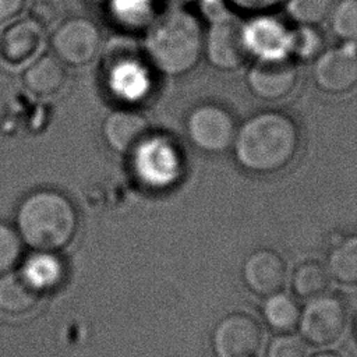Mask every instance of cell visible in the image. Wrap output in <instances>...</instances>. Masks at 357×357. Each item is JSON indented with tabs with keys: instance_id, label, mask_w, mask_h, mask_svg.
<instances>
[{
	"instance_id": "ba28073f",
	"label": "cell",
	"mask_w": 357,
	"mask_h": 357,
	"mask_svg": "<svg viewBox=\"0 0 357 357\" xmlns=\"http://www.w3.org/2000/svg\"><path fill=\"white\" fill-rule=\"evenodd\" d=\"M312 81L328 95H346L357 88V43L326 47L312 61Z\"/></svg>"
},
{
	"instance_id": "f1b7e54d",
	"label": "cell",
	"mask_w": 357,
	"mask_h": 357,
	"mask_svg": "<svg viewBox=\"0 0 357 357\" xmlns=\"http://www.w3.org/2000/svg\"><path fill=\"white\" fill-rule=\"evenodd\" d=\"M63 10L57 0H35L31 7V18L35 20L45 29L59 25Z\"/></svg>"
},
{
	"instance_id": "484cf974",
	"label": "cell",
	"mask_w": 357,
	"mask_h": 357,
	"mask_svg": "<svg viewBox=\"0 0 357 357\" xmlns=\"http://www.w3.org/2000/svg\"><path fill=\"white\" fill-rule=\"evenodd\" d=\"M114 17L130 26L144 25L151 20L152 0H110Z\"/></svg>"
},
{
	"instance_id": "4316f807",
	"label": "cell",
	"mask_w": 357,
	"mask_h": 357,
	"mask_svg": "<svg viewBox=\"0 0 357 357\" xmlns=\"http://www.w3.org/2000/svg\"><path fill=\"white\" fill-rule=\"evenodd\" d=\"M22 244L17 229L0 222V275L10 272L20 261Z\"/></svg>"
},
{
	"instance_id": "7402d4cb",
	"label": "cell",
	"mask_w": 357,
	"mask_h": 357,
	"mask_svg": "<svg viewBox=\"0 0 357 357\" xmlns=\"http://www.w3.org/2000/svg\"><path fill=\"white\" fill-rule=\"evenodd\" d=\"M325 49V36L318 25L298 24L290 31L287 54L296 63L314 61Z\"/></svg>"
},
{
	"instance_id": "8992f818",
	"label": "cell",
	"mask_w": 357,
	"mask_h": 357,
	"mask_svg": "<svg viewBox=\"0 0 357 357\" xmlns=\"http://www.w3.org/2000/svg\"><path fill=\"white\" fill-rule=\"evenodd\" d=\"M204 54L209 64L219 71L231 73L241 68L251 57L244 22L233 15L215 18L205 32Z\"/></svg>"
},
{
	"instance_id": "83f0119b",
	"label": "cell",
	"mask_w": 357,
	"mask_h": 357,
	"mask_svg": "<svg viewBox=\"0 0 357 357\" xmlns=\"http://www.w3.org/2000/svg\"><path fill=\"white\" fill-rule=\"evenodd\" d=\"M266 357H308L307 342L290 332L279 333L269 342Z\"/></svg>"
},
{
	"instance_id": "ffe728a7",
	"label": "cell",
	"mask_w": 357,
	"mask_h": 357,
	"mask_svg": "<svg viewBox=\"0 0 357 357\" xmlns=\"http://www.w3.org/2000/svg\"><path fill=\"white\" fill-rule=\"evenodd\" d=\"M300 314L301 308L291 294L280 290L272 296L265 297L262 305V317L266 325L279 333L291 332L298 325Z\"/></svg>"
},
{
	"instance_id": "6da1fadb",
	"label": "cell",
	"mask_w": 357,
	"mask_h": 357,
	"mask_svg": "<svg viewBox=\"0 0 357 357\" xmlns=\"http://www.w3.org/2000/svg\"><path fill=\"white\" fill-rule=\"evenodd\" d=\"M300 128L283 110H261L237 128L231 145L237 165L254 174H275L286 169L300 149Z\"/></svg>"
},
{
	"instance_id": "f546056e",
	"label": "cell",
	"mask_w": 357,
	"mask_h": 357,
	"mask_svg": "<svg viewBox=\"0 0 357 357\" xmlns=\"http://www.w3.org/2000/svg\"><path fill=\"white\" fill-rule=\"evenodd\" d=\"M26 0H0V24L21 13Z\"/></svg>"
},
{
	"instance_id": "5bb4252c",
	"label": "cell",
	"mask_w": 357,
	"mask_h": 357,
	"mask_svg": "<svg viewBox=\"0 0 357 357\" xmlns=\"http://www.w3.org/2000/svg\"><path fill=\"white\" fill-rule=\"evenodd\" d=\"M290 31L286 24L271 14H262L244 22V33L250 54L259 57L289 56Z\"/></svg>"
},
{
	"instance_id": "9a60e30c",
	"label": "cell",
	"mask_w": 357,
	"mask_h": 357,
	"mask_svg": "<svg viewBox=\"0 0 357 357\" xmlns=\"http://www.w3.org/2000/svg\"><path fill=\"white\" fill-rule=\"evenodd\" d=\"M146 117L132 109H117L109 113L102 124L105 142L119 153H131L148 135Z\"/></svg>"
},
{
	"instance_id": "d6986e66",
	"label": "cell",
	"mask_w": 357,
	"mask_h": 357,
	"mask_svg": "<svg viewBox=\"0 0 357 357\" xmlns=\"http://www.w3.org/2000/svg\"><path fill=\"white\" fill-rule=\"evenodd\" d=\"M329 276L340 284L357 286V233L336 241L326 255Z\"/></svg>"
},
{
	"instance_id": "cb8c5ba5",
	"label": "cell",
	"mask_w": 357,
	"mask_h": 357,
	"mask_svg": "<svg viewBox=\"0 0 357 357\" xmlns=\"http://www.w3.org/2000/svg\"><path fill=\"white\" fill-rule=\"evenodd\" d=\"M328 20L336 38L357 43V0H335Z\"/></svg>"
},
{
	"instance_id": "5b68a950",
	"label": "cell",
	"mask_w": 357,
	"mask_h": 357,
	"mask_svg": "<svg viewBox=\"0 0 357 357\" xmlns=\"http://www.w3.org/2000/svg\"><path fill=\"white\" fill-rule=\"evenodd\" d=\"M349 312L342 297L324 293L308 300L301 310L298 329L300 336L312 346H329L336 343L344 333Z\"/></svg>"
},
{
	"instance_id": "2e32d148",
	"label": "cell",
	"mask_w": 357,
	"mask_h": 357,
	"mask_svg": "<svg viewBox=\"0 0 357 357\" xmlns=\"http://www.w3.org/2000/svg\"><path fill=\"white\" fill-rule=\"evenodd\" d=\"M42 296L43 293L38 290L21 271H10L0 275V311L4 314H28L38 305Z\"/></svg>"
},
{
	"instance_id": "7c38bea8",
	"label": "cell",
	"mask_w": 357,
	"mask_h": 357,
	"mask_svg": "<svg viewBox=\"0 0 357 357\" xmlns=\"http://www.w3.org/2000/svg\"><path fill=\"white\" fill-rule=\"evenodd\" d=\"M241 278L250 291L268 297L283 289L287 279V265L278 251L257 248L245 257L241 265Z\"/></svg>"
},
{
	"instance_id": "ac0fdd59",
	"label": "cell",
	"mask_w": 357,
	"mask_h": 357,
	"mask_svg": "<svg viewBox=\"0 0 357 357\" xmlns=\"http://www.w3.org/2000/svg\"><path fill=\"white\" fill-rule=\"evenodd\" d=\"M20 271L42 293L57 287L64 278V264L52 251H33Z\"/></svg>"
},
{
	"instance_id": "d4e9b609",
	"label": "cell",
	"mask_w": 357,
	"mask_h": 357,
	"mask_svg": "<svg viewBox=\"0 0 357 357\" xmlns=\"http://www.w3.org/2000/svg\"><path fill=\"white\" fill-rule=\"evenodd\" d=\"M335 0H287V14L297 24L318 25L329 15Z\"/></svg>"
},
{
	"instance_id": "52a82bcc",
	"label": "cell",
	"mask_w": 357,
	"mask_h": 357,
	"mask_svg": "<svg viewBox=\"0 0 357 357\" xmlns=\"http://www.w3.org/2000/svg\"><path fill=\"white\" fill-rule=\"evenodd\" d=\"M132 169L149 187L172 185L181 173L183 160L174 142L160 135H148L132 152Z\"/></svg>"
},
{
	"instance_id": "1f68e13d",
	"label": "cell",
	"mask_w": 357,
	"mask_h": 357,
	"mask_svg": "<svg viewBox=\"0 0 357 357\" xmlns=\"http://www.w3.org/2000/svg\"><path fill=\"white\" fill-rule=\"evenodd\" d=\"M356 335H357V319H356Z\"/></svg>"
},
{
	"instance_id": "44dd1931",
	"label": "cell",
	"mask_w": 357,
	"mask_h": 357,
	"mask_svg": "<svg viewBox=\"0 0 357 357\" xmlns=\"http://www.w3.org/2000/svg\"><path fill=\"white\" fill-rule=\"evenodd\" d=\"M329 279L331 276L325 264L317 259H308L294 268L290 283L297 297L311 300L326 293Z\"/></svg>"
},
{
	"instance_id": "4fadbf2b",
	"label": "cell",
	"mask_w": 357,
	"mask_h": 357,
	"mask_svg": "<svg viewBox=\"0 0 357 357\" xmlns=\"http://www.w3.org/2000/svg\"><path fill=\"white\" fill-rule=\"evenodd\" d=\"M46 29L31 17L10 24L0 36V59L8 66H22L38 59Z\"/></svg>"
},
{
	"instance_id": "277c9868",
	"label": "cell",
	"mask_w": 357,
	"mask_h": 357,
	"mask_svg": "<svg viewBox=\"0 0 357 357\" xmlns=\"http://www.w3.org/2000/svg\"><path fill=\"white\" fill-rule=\"evenodd\" d=\"M237 128L231 110L215 102L197 105L185 119L190 142L206 153H223L231 149Z\"/></svg>"
},
{
	"instance_id": "7a4b0ae2",
	"label": "cell",
	"mask_w": 357,
	"mask_h": 357,
	"mask_svg": "<svg viewBox=\"0 0 357 357\" xmlns=\"http://www.w3.org/2000/svg\"><path fill=\"white\" fill-rule=\"evenodd\" d=\"M17 231L33 251H52L67 247L78 227V215L67 195L56 190H38L28 194L17 208Z\"/></svg>"
},
{
	"instance_id": "e0dca14e",
	"label": "cell",
	"mask_w": 357,
	"mask_h": 357,
	"mask_svg": "<svg viewBox=\"0 0 357 357\" xmlns=\"http://www.w3.org/2000/svg\"><path fill=\"white\" fill-rule=\"evenodd\" d=\"M66 68L54 54H45L35 59L24 71L25 88L39 96L49 98L59 93L66 84Z\"/></svg>"
},
{
	"instance_id": "603a6c76",
	"label": "cell",
	"mask_w": 357,
	"mask_h": 357,
	"mask_svg": "<svg viewBox=\"0 0 357 357\" xmlns=\"http://www.w3.org/2000/svg\"><path fill=\"white\" fill-rule=\"evenodd\" d=\"M114 64L110 74V88L117 96L124 99H137L148 88V77L141 64L134 60Z\"/></svg>"
},
{
	"instance_id": "4dcf8cb0",
	"label": "cell",
	"mask_w": 357,
	"mask_h": 357,
	"mask_svg": "<svg viewBox=\"0 0 357 357\" xmlns=\"http://www.w3.org/2000/svg\"><path fill=\"white\" fill-rule=\"evenodd\" d=\"M312 357H342V356H339L335 351H322V353H318V354H315Z\"/></svg>"
},
{
	"instance_id": "30bf717a",
	"label": "cell",
	"mask_w": 357,
	"mask_h": 357,
	"mask_svg": "<svg viewBox=\"0 0 357 357\" xmlns=\"http://www.w3.org/2000/svg\"><path fill=\"white\" fill-rule=\"evenodd\" d=\"M100 31L85 17H73L61 21L52 36L54 56L63 64L81 67L91 63L100 49Z\"/></svg>"
},
{
	"instance_id": "9c48e42d",
	"label": "cell",
	"mask_w": 357,
	"mask_h": 357,
	"mask_svg": "<svg viewBox=\"0 0 357 357\" xmlns=\"http://www.w3.org/2000/svg\"><path fill=\"white\" fill-rule=\"evenodd\" d=\"M297 81V63L289 56L255 59L245 73L247 88L255 98L265 102L287 98Z\"/></svg>"
},
{
	"instance_id": "3957f363",
	"label": "cell",
	"mask_w": 357,
	"mask_h": 357,
	"mask_svg": "<svg viewBox=\"0 0 357 357\" xmlns=\"http://www.w3.org/2000/svg\"><path fill=\"white\" fill-rule=\"evenodd\" d=\"M205 32L188 10L176 7L152 21L145 47L159 71L178 77L192 71L204 56Z\"/></svg>"
},
{
	"instance_id": "8fae6325",
	"label": "cell",
	"mask_w": 357,
	"mask_h": 357,
	"mask_svg": "<svg viewBox=\"0 0 357 357\" xmlns=\"http://www.w3.org/2000/svg\"><path fill=\"white\" fill-rule=\"evenodd\" d=\"M262 343V329L245 312H231L213 328L212 349L216 357H254Z\"/></svg>"
}]
</instances>
